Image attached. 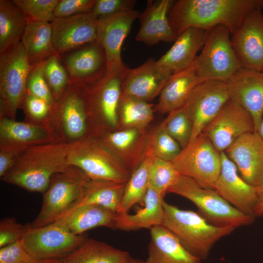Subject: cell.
I'll list each match as a JSON object with an SVG mask.
<instances>
[{
  "label": "cell",
  "instance_id": "obj_48",
  "mask_svg": "<svg viewBox=\"0 0 263 263\" xmlns=\"http://www.w3.org/2000/svg\"><path fill=\"white\" fill-rule=\"evenodd\" d=\"M20 152L0 146V177L1 178L14 165Z\"/></svg>",
  "mask_w": 263,
  "mask_h": 263
},
{
  "label": "cell",
  "instance_id": "obj_41",
  "mask_svg": "<svg viewBox=\"0 0 263 263\" xmlns=\"http://www.w3.org/2000/svg\"><path fill=\"white\" fill-rule=\"evenodd\" d=\"M12 2L31 20L51 22L58 0H12Z\"/></svg>",
  "mask_w": 263,
  "mask_h": 263
},
{
  "label": "cell",
  "instance_id": "obj_38",
  "mask_svg": "<svg viewBox=\"0 0 263 263\" xmlns=\"http://www.w3.org/2000/svg\"><path fill=\"white\" fill-rule=\"evenodd\" d=\"M181 175L171 162L154 157L150 170L149 186L164 197Z\"/></svg>",
  "mask_w": 263,
  "mask_h": 263
},
{
  "label": "cell",
  "instance_id": "obj_18",
  "mask_svg": "<svg viewBox=\"0 0 263 263\" xmlns=\"http://www.w3.org/2000/svg\"><path fill=\"white\" fill-rule=\"evenodd\" d=\"M51 24L53 46L60 56L97 40L96 19L91 12L55 18Z\"/></svg>",
  "mask_w": 263,
  "mask_h": 263
},
{
  "label": "cell",
  "instance_id": "obj_11",
  "mask_svg": "<svg viewBox=\"0 0 263 263\" xmlns=\"http://www.w3.org/2000/svg\"><path fill=\"white\" fill-rule=\"evenodd\" d=\"M171 163L181 175L192 178L203 188L214 189L221 171V152L202 132L182 149Z\"/></svg>",
  "mask_w": 263,
  "mask_h": 263
},
{
  "label": "cell",
  "instance_id": "obj_27",
  "mask_svg": "<svg viewBox=\"0 0 263 263\" xmlns=\"http://www.w3.org/2000/svg\"><path fill=\"white\" fill-rule=\"evenodd\" d=\"M94 136L99 138L116 154L130 170L135 169L143 159L146 150L148 138L144 129L128 128L123 130L100 132Z\"/></svg>",
  "mask_w": 263,
  "mask_h": 263
},
{
  "label": "cell",
  "instance_id": "obj_30",
  "mask_svg": "<svg viewBox=\"0 0 263 263\" xmlns=\"http://www.w3.org/2000/svg\"><path fill=\"white\" fill-rule=\"evenodd\" d=\"M116 215V212L101 206L88 205L75 208L57 221L64 224L73 234L79 235L98 226L115 229Z\"/></svg>",
  "mask_w": 263,
  "mask_h": 263
},
{
  "label": "cell",
  "instance_id": "obj_32",
  "mask_svg": "<svg viewBox=\"0 0 263 263\" xmlns=\"http://www.w3.org/2000/svg\"><path fill=\"white\" fill-rule=\"evenodd\" d=\"M126 184L89 179L85 185L81 197L69 212L78 207L98 205L117 213L123 197Z\"/></svg>",
  "mask_w": 263,
  "mask_h": 263
},
{
  "label": "cell",
  "instance_id": "obj_12",
  "mask_svg": "<svg viewBox=\"0 0 263 263\" xmlns=\"http://www.w3.org/2000/svg\"><path fill=\"white\" fill-rule=\"evenodd\" d=\"M28 226L22 243L33 259L62 260L87 239L82 235L73 234L59 221L36 228Z\"/></svg>",
  "mask_w": 263,
  "mask_h": 263
},
{
  "label": "cell",
  "instance_id": "obj_53",
  "mask_svg": "<svg viewBox=\"0 0 263 263\" xmlns=\"http://www.w3.org/2000/svg\"></svg>",
  "mask_w": 263,
  "mask_h": 263
},
{
  "label": "cell",
  "instance_id": "obj_6",
  "mask_svg": "<svg viewBox=\"0 0 263 263\" xmlns=\"http://www.w3.org/2000/svg\"><path fill=\"white\" fill-rule=\"evenodd\" d=\"M167 192L183 196L194 203L209 223L219 227L237 228L249 225L255 216L237 209L214 189L201 187L194 180L181 175L178 182L169 187Z\"/></svg>",
  "mask_w": 263,
  "mask_h": 263
},
{
  "label": "cell",
  "instance_id": "obj_39",
  "mask_svg": "<svg viewBox=\"0 0 263 263\" xmlns=\"http://www.w3.org/2000/svg\"><path fill=\"white\" fill-rule=\"evenodd\" d=\"M147 148L151 150L154 157L169 162L173 161L182 150L162 124L148 137Z\"/></svg>",
  "mask_w": 263,
  "mask_h": 263
},
{
  "label": "cell",
  "instance_id": "obj_4",
  "mask_svg": "<svg viewBox=\"0 0 263 263\" xmlns=\"http://www.w3.org/2000/svg\"><path fill=\"white\" fill-rule=\"evenodd\" d=\"M49 127L57 141L67 144L94 135L85 85L69 84L53 106Z\"/></svg>",
  "mask_w": 263,
  "mask_h": 263
},
{
  "label": "cell",
  "instance_id": "obj_40",
  "mask_svg": "<svg viewBox=\"0 0 263 263\" xmlns=\"http://www.w3.org/2000/svg\"><path fill=\"white\" fill-rule=\"evenodd\" d=\"M60 56H51L44 62L45 77L51 90L55 100H57L64 93L69 83V76L61 62Z\"/></svg>",
  "mask_w": 263,
  "mask_h": 263
},
{
  "label": "cell",
  "instance_id": "obj_9",
  "mask_svg": "<svg viewBox=\"0 0 263 263\" xmlns=\"http://www.w3.org/2000/svg\"><path fill=\"white\" fill-rule=\"evenodd\" d=\"M126 67L116 71H106L100 78L85 85L94 135L113 131L118 127L122 79Z\"/></svg>",
  "mask_w": 263,
  "mask_h": 263
},
{
  "label": "cell",
  "instance_id": "obj_28",
  "mask_svg": "<svg viewBox=\"0 0 263 263\" xmlns=\"http://www.w3.org/2000/svg\"><path fill=\"white\" fill-rule=\"evenodd\" d=\"M202 81L190 65L187 69L173 74L163 89L155 111L169 114L182 107L194 88Z\"/></svg>",
  "mask_w": 263,
  "mask_h": 263
},
{
  "label": "cell",
  "instance_id": "obj_1",
  "mask_svg": "<svg viewBox=\"0 0 263 263\" xmlns=\"http://www.w3.org/2000/svg\"><path fill=\"white\" fill-rule=\"evenodd\" d=\"M257 8H263V0H178L172 5L168 19L177 37L189 28L208 31L218 25L232 35Z\"/></svg>",
  "mask_w": 263,
  "mask_h": 263
},
{
  "label": "cell",
  "instance_id": "obj_44",
  "mask_svg": "<svg viewBox=\"0 0 263 263\" xmlns=\"http://www.w3.org/2000/svg\"><path fill=\"white\" fill-rule=\"evenodd\" d=\"M28 227V225L18 223L14 218L2 219L0 222V247L22 240Z\"/></svg>",
  "mask_w": 263,
  "mask_h": 263
},
{
  "label": "cell",
  "instance_id": "obj_7",
  "mask_svg": "<svg viewBox=\"0 0 263 263\" xmlns=\"http://www.w3.org/2000/svg\"><path fill=\"white\" fill-rule=\"evenodd\" d=\"M89 179L82 170L73 166L55 174L43 193L40 211L29 224L30 227L36 228L51 224L67 214L81 197Z\"/></svg>",
  "mask_w": 263,
  "mask_h": 263
},
{
  "label": "cell",
  "instance_id": "obj_8",
  "mask_svg": "<svg viewBox=\"0 0 263 263\" xmlns=\"http://www.w3.org/2000/svg\"><path fill=\"white\" fill-rule=\"evenodd\" d=\"M230 35L222 25L208 31L201 52L191 65L202 81L225 82L242 67L232 47Z\"/></svg>",
  "mask_w": 263,
  "mask_h": 263
},
{
  "label": "cell",
  "instance_id": "obj_49",
  "mask_svg": "<svg viewBox=\"0 0 263 263\" xmlns=\"http://www.w3.org/2000/svg\"><path fill=\"white\" fill-rule=\"evenodd\" d=\"M258 200L255 207L254 213L255 216H260L263 215V185L256 187Z\"/></svg>",
  "mask_w": 263,
  "mask_h": 263
},
{
  "label": "cell",
  "instance_id": "obj_3",
  "mask_svg": "<svg viewBox=\"0 0 263 263\" xmlns=\"http://www.w3.org/2000/svg\"><path fill=\"white\" fill-rule=\"evenodd\" d=\"M162 225L170 231L192 254L206 260L215 244L235 229L219 227L209 223L199 213L185 210L167 203L164 200Z\"/></svg>",
  "mask_w": 263,
  "mask_h": 263
},
{
  "label": "cell",
  "instance_id": "obj_15",
  "mask_svg": "<svg viewBox=\"0 0 263 263\" xmlns=\"http://www.w3.org/2000/svg\"><path fill=\"white\" fill-rule=\"evenodd\" d=\"M139 14L138 11L131 9L96 19L97 40L105 52L106 71H116L126 67L121 58L122 46Z\"/></svg>",
  "mask_w": 263,
  "mask_h": 263
},
{
  "label": "cell",
  "instance_id": "obj_14",
  "mask_svg": "<svg viewBox=\"0 0 263 263\" xmlns=\"http://www.w3.org/2000/svg\"><path fill=\"white\" fill-rule=\"evenodd\" d=\"M229 99L224 81H203L194 88L185 104L193 122L190 141L202 133Z\"/></svg>",
  "mask_w": 263,
  "mask_h": 263
},
{
  "label": "cell",
  "instance_id": "obj_19",
  "mask_svg": "<svg viewBox=\"0 0 263 263\" xmlns=\"http://www.w3.org/2000/svg\"><path fill=\"white\" fill-rule=\"evenodd\" d=\"M172 75L151 58L137 68L126 67L122 95L149 102L160 94Z\"/></svg>",
  "mask_w": 263,
  "mask_h": 263
},
{
  "label": "cell",
  "instance_id": "obj_35",
  "mask_svg": "<svg viewBox=\"0 0 263 263\" xmlns=\"http://www.w3.org/2000/svg\"><path fill=\"white\" fill-rule=\"evenodd\" d=\"M154 157L151 150L146 148L143 160L133 171L126 184L123 197L117 213H128L134 204H143L149 186L150 170Z\"/></svg>",
  "mask_w": 263,
  "mask_h": 263
},
{
  "label": "cell",
  "instance_id": "obj_42",
  "mask_svg": "<svg viewBox=\"0 0 263 263\" xmlns=\"http://www.w3.org/2000/svg\"><path fill=\"white\" fill-rule=\"evenodd\" d=\"M20 108L25 114V121L49 126L53 106L45 100L25 94Z\"/></svg>",
  "mask_w": 263,
  "mask_h": 263
},
{
  "label": "cell",
  "instance_id": "obj_16",
  "mask_svg": "<svg viewBox=\"0 0 263 263\" xmlns=\"http://www.w3.org/2000/svg\"><path fill=\"white\" fill-rule=\"evenodd\" d=\"M225 83L229 99L250 113L257 133L263 118V72L242 67Z\"/></svg>",
  "mask_w": 263,
  "mask_h": 263
},
{
  "label": "cell",
  "instance_id": "obj_5",
  "mask_svg": "<svg viewBox=\"0 0 263 263\" xmlns=\"http://www.w3.org/2000/svg\"><path fill=\"white\" fill-rule=\"evenodd\" d=\"M67 162L91 180L127 183L131 175L122 160L94 136L69 144Z\"/></svg>",
  "mask_w": 263,
  "mask_h": 263
},
{
  "label": "cell",
  "instance_id": "obj_37",
  "mask_svg": "<svg viewBox=\"0 0 263 263\" xmlns=\"http://www.w3.org/2000/svg\"><path fill=\"white\" fill-rule=\"evenodd\" d=\"M162 124L168 133L179 143L182 149L186 147L190 141L193 122L185 105L168 114Z\"/></svg>",
  "mask_w": 263,
  "mask_h": 263
},
{
  "label": "cell",
  "instance_id": "obj_45",
  "mask_svg": "<svg viewBox=\"0 0 263 263\" xmlns=\"http://www.w3.org/2000/svg\"><path fill=\"white\" fill-rule=\"evenodd\" d=\"M135 3L134 0H96L91 12L97 19L123 11L133 9Z\"/></svg>",
  "mask_w": 263,
  "mask_h": 263
},
{
  "label": "cell",
  "instance_id": "obj_33",
  "mask_svg": "<svg viewBox=\"0 0 263 263\" xmlns=\"http://www.w3.org/2000/svg\"><path fill=\"white\" fill-rule=\"evenodd\" d=\"M131 258L127 251L100 241L86 239L62 261V263H130Z\"/></svg>",
  "mask_w": 263,
  "mask_h": 263
},
{
  "label": "cell",
  "instance_id": "obj_20",
  "mask_svg": "<svg viewBox=\"0 0 263 263\" xmlns=\"http://www.w3.org/2000/svg\"><path fill=\"white\" fill-rule=\"evenodd\" d=\"M221 171L214 189L237 209L255 216L254 210L258 200L256 187L241 177L236 166L225 151L221 152Z\"/></svg>",
  "mask_w": 263,
  "mask_h": 263
},
{
  "label": "cell",
  "instance_id": "obj_24",
  "mask_svg": "<svg viewBox=\"0 0 263 263\" xmlns=\"http://www.w3.org/2000/svg\"><path fill=\"white\" fill-rule=\"evenodd\" d=\"M56 140L49 126L18 121L0 116V146L19 152L29 147Z\"/></svg>",
  "mask_w": 263,
  "mask_h": 263
},
{
  "label": "cell",
  "instance_id": "obj_43",
  "mask_svg": "<svg viewBox=\"0 0 263 263\" xmlns=\"http://www.w3.org/2000/svg\"><path fill=\"white\" fill-rule=\"evenodd\" d=\"M44 62L31 71L26 82V94L42 99L53 106L56 100L44 75Z\"/></svg>",
  "mask_w": 263,
  "mask_h": 263
},
{
  "label": "cell",
  "instance_id": "obj_47",
  "mask_svg": "<svg viewBox=\"0 0 263 263\" xmlns=\"http://www.w3.org/2000/svg\"><path fill=\"white\" fill-rule=\"evenodd\" d=\"M33 260L24 248L22 240L0 247V263H30Z\"/></svg>",
  "mask_w": 263,
  "mask_h": 263
},
{
  "label": "cell",
  "instance_id": "obj_26",
  "mask_svg": "<svg viewBox=\"0 0 263 263\" xmlns=\"http://www.w3.org/2000/svg\"><path fill=\"white\" fill-rule=\"evenodd\" d=\"M150 240L146 263H202L179 240L163 225L150 228Z\"/></svg>",
  "mask_w": 263,
  "mask_h": 263
},
{
  "label": "cell",
  "instance_id": "obj_29",
  "mask_svg": "<svg viewBox=\"0 0 263 263\" xmlns=\"http://www.w3.org/2000/svg\"><path fill=\"white\" fill-rule=\"evenodd\" d=\"M163 196L150 186L144 200V206L134 214L116 213L115 229L130 231L151 228L162 225L164 215Z\"/></svg>",
  "mask_w": 263,
  "mask_h": 263
},
{
  "label": "cell",
  "instance_id": "obj_17",
  "mask_svg": "<svg viewBox=\"0 0 263 263\" xmlns=\"http://www.w3.org/2000/svg\"><path fill=\"white\" fill-rule=\"evenodd\" d=\"M262 8L250 12L230 37L232 47L243 67L263 71Z\"/></svg>",
  "mask_w": 263,
  "mask_h": 263
},
{
  "label": "cell",
  "instance_id": "obj_10",
  "mask_svg": "<svg viewBox=\"0 0 263 263\" xmlns=\"http://www.w3.org/2000/svg\"><path fill=\"white\" fill-rule=\"evenodd\" d=\"M33 68L20 41L0 54V116L16 120L25 94L26 82Z\"/></svg>",
  "mask_w": 263,
  "mask_h": 263
},
{
  "label": "cell",
  "instance_id": "obj_46",
  "mask_svg": "<svg viewBox=\"0 0 263 263\" xmlns=\"http://www.w3.org/2000/svg\"><path fill=\"white\" fill-rule=\"evenodd\" d=\"M96 0H58L54 12L55 18L91 12Z\"/></svg>",
  "mask_w": 263,
  "mask_h": 263
},
{
  "label": "cell",
  "instance_id": "obj_22",
  "mask_svg": "<svg viewBox=\"0 0 263 263\" xmlns=\"http://www.w3.org/2000/svg\"><path fill=\"white\" fill-rule=\"evenodd\" d=\"M69 84L87 85L100 78L107 70L104 49L96 40L68 55L64 59Z\"/></svg>",
  "mask_w": 263,
  "mask_h": 263
},
{
  "label": "cell",
  "instance_id": "obj_21",
  "mask_svg": "<svg viewBox=\"0 0 263 263\" xmlns=\"http://www.w3.org/2000/svg\"><path fill=\"white\" fill-rule=\"evenodd\" d=\"M224 151L247 183L263 185V140L257 133L242 135Z\"/></svg>",
  "mask_w": 263,
  "mask_h": 263
},
{
  "label": "cell",
  "instance_id": "obj_52",
  "mask_svg": "<svg viewBox=\"0 0 263 263\" xmlns=\"http://www.w3.org/2000/svg\"><path fill=\"white\" fill-rule=\"evenodd\" d=\"M130 263H146V262L140 259H134L132 257Z\"/></svg>",
  "mask_w": 263,
  "mask_h": 263
},
{
  "label": "cell",
  "instance_id": "obj_31",
  "mask_svg": "<svg viewBox=\"0 0 263 263\" xmlns=\"http://www.w3.org/2000/svg\"><path fill=\"white\" fill-rule=\"evenodd\" d=\"M21 42L25 48L29 62L33 68L51 56L57 54L53 44L51 22L27 18Z\"/></svg>",
  "mask_w": 263,
  "mask_h": 263
},
{
  "label": "cell",
  "instance_id": "obj_51",
  "mask_svg": "<svg viewBox=\"0 0 263 263\" xmlns=\"http://www.w3.org/2000/svg\"><path fill=\"white\" fill-rule=\"evenodd\" d=\"M257 133L259 135V136L261 137V138L263 140V118L262 120V122L261 123V124L260 125L258 131Z\"/></svg>",
  "mask_w": 263,
  "mask_h": 263
},
{
  "label": "cell",
  "instance_id": "obj_2",
  "mask_svg": "<svg viewBox=\"0 0 263 263\" xmlns=\"http://www.w3.org/2000/svg\"><path fill=\"white\" fill-rule=\"evenodd\" d=\"M69 144L55 141L26 149L1 179L27 191L43 193L52 176L69 166Z\"/></svg>",
  "mask_w": 263,
  "mask_h": 263
},
{
  "label": "cell",
  "instance_id": "obj_23",
  "mask_svg": "<svg viewBox=\"0 0 263 263\" xmlns=\"http://www.w3.org/2000/svg\"><path fill=\"white\" fill-rule=\"evenodd\" d=\"M173 0H148L144 11L138 17L140 27L135 39L152 46L161 41H175L177 36L169 21L168 14Z\"/></svg>",
  "mask_w": 263,
  "mask_h": 263
},
{
  "label": "cell",
  "instance_id": "obj_34",
  "mask_svg": "<svg viewBox=\"0 0 263 263\" xmlns=\"http://www.w3.org/2000/svg\"><path fill=\"white\" fill-rule=\"evenodd\" d=\"M27 23L26 16L11 0H0V54L21 41Z\"/></svg>",
  "mask_w": 263,
  "mask_h": 263
},
{
  "label": "cell",
  "instance_id": "obj_36",
  "mask_svg": "<svg viewBox=\"0 0 263 263\" xmlns=\"http://www.w3.org/2000/svg\"><path fill=\"white\" fill-rule=\"evenodd\" d=\"M153 105L148 102L121 95L119 118L125 128L144 129L153 118Z\"/></svg>",
  "mask_w": 263,
  "mask_h": 263
},
{
  "label": "cell",
  "instance_id": "obj_25",
  "mask_svg": "<svg viewBox=\"0 0 263 263\" xmlns=\"http://www.w3.org/2000/svg\"><path fill=\"white\" fill-rule=\"evenodd\" d=\"M208 31L195 27L187 29L157 62L172 74L188 68L204 44Z\"/></svg>",
  "mask_w": 263,
  "mask_h": 263
},
{
  "label": "cell",
  "instance_id": "obj_50",
  "mask_svg": "<svg viewBox=\"0 0 263 263\" xmlns=\"http://www.w3.org/2000/svg\"><path fill=\"white\" fill-rule=\"evenodd\" d=\"M30 263H62V261L60 259H33Z\"/></svg>",
  "mask_w": 263,
  "mask_h": 263
},
{
  "label": "cell",
  "instance_id": "obj_13",
  "mask_svg": "<svg viewBox=\"0 0 263 263\" xmlns=\"http://www.w3.org/2000/svg\"><path fill=\"white\" fill-rule=\"evenodd\" d=\"M253 120L242 106L229 99L202 132L220 152L225 151L242 135L254 132Z\"/></svg>",
  "mask_w": 263,
  "mask_h": 263
}]
</instances>
